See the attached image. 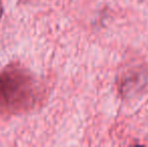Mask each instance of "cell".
I'll return each instance as SVG.
<instances>
[{
    "label": "cell",
    "instance_id": "1",
    "mask_svg": "<svg viewBox=\"0 0 148 147\" xmlns=\"http://www.w3.org/2000/svg\"><path fill=\"white\" fill-rule=\"evenodd\" d=\"M146 73L142 70H130L124 76L120 82V92L123 96H130L133 93L140 90L145 83Z\"/></svg>",
    "mask_w": 148,
    "mask_h": 147
},
{
    "label": "cell",
    "instance_id": "2",
    "mask_svg": "<svg viewBox=\"0 0 148 147\" xmlns=\"http://www.w3.org/2000/svg\"><path fill=\"white\" fill-rule=\"evenodd\" d=\"M2 15H3V7H2L1 0H0V20H1V18H2Z\"/></svg>",
    "mask_w": 148,
    "mask_h": 147
}]
</instances>
